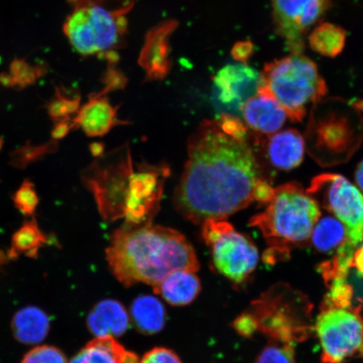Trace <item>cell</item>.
<instances>
[{
  "instance_id": "6da1fadb",
  "label": "cell",
  "mask_w": 363,
  "mask_h": 363,
  "mask_svg": "<svg viewBox=\"0 0 363 363\" xmlns=\"http://www.w3.org/2000/svg\"><path fill=\"white\" fill-rule=\"evenodd\" d=\"M263 181L247 126L224 113L202 121L189 136L175 208L194 224L225 220L255 202Z\"/></svg>"
},
{
  "instance_id": "7a4b0ae2",
  "label": "cell",
  "mask_w": 363,
  "mask_h": 363,
  "mask_svg": "<svg viewBox=\"0 0 363 363\" xmlns=\"http://www.w3.org/2000/svg\"><path fill=\"white\" fill-rule=\"evenodd\" d=\"M169 167L134 162L129 147L94 161L82 174L104 220L125 225L152 223L160 208Z\"/></svg>"
},
{
  "instance_id": "3957f363",
  "label": "cell",
  "mask_w": 363,
  "mask_h": 363,
  "mask_svg": "<svg viewBox=\"0 0 363 363\" xmlns=\"http://www.w3.org/2000/svg\"><path fill=\"white\" fill-rule=\"evenodd\" d=\"M108 267L125 287L157 285L177 270L196 272L194 249L178 230L152 223L125 225L113 233L106 249Z\"/></svg>"
},
{
  "instance_id": "277c9868",
  "label": "cell",
  "mask_w": 363,
  "mask_h": 363,
  "mask_svg": "<svg viewBox=\"0 0 363 363\" xmlns=\"http://www.w3.org/2000/svg\"><path fill=\"white\" fill-rule=\"evenodd\" d=\"M320 217L319 204L294 182L276 188L265 210L252 217L249 225L259 230L270 246L265 258L275 261L307 243Z\"/></svg>"
},
{
  "instance_id": "5b68a950",
  "label": "cell",
  "mask_w": 363,
  "mask_h": 363,
  "mask_svg": "<svg viewBox=\"0 0 363 363\" xmlns=\"http://www.w3.org/2000/svg\"><path fill=\"white\" fill-rule=\"evenodd\" d=\"M261 76L276 101L293 122H301L310 104L316 106L328 94V86L311 59L302 53L267 63Z\"/></svg>"
},
{
  "instance_id": "8992f818",
  "label": "cell",
  "mask_w": 363,
  "mask_h": 363,
  "mask_svg": "<svg viewBox=\"0 0 363 363\" xmlns=\"http://www.w3.org/2000/svg\"><path fill=\"white\" fill-rule=\"evenodd\" d=\"M98 2L77 6L63 28L72 47L82 55L111 51L121 42L126 28L123 11H112Z\"/></svg>"
},
{
  "instance_id": "52a82bcc",
  "label": "cell",
  "mask_w": 363,
  "mask_h": 363,
  "mask_svg": "<svg viewBox=\"0 0 363 363\" xmlns=\"http://www.w3.org/2000/svg\"><path fill=\"white\" fill-rule=\"evenodd\" d=\"M202 237L211 248L213 264L231 282L242 284L257 269L259 252L252 240L225 220L202 224Z\"/></svg>"
},
{
  "instance_id": "ba28073f",
  "label": "cell",
  "mask_w": 363,
  "mask_h": 363,
  "mask_svg": "<svg viewBox=\"0 0 363 363\" xmlns=\"http://www.w3.org/2000/svg\"><path fill=\"white\" fill-rule=\"evenodd\" d=\"M322 363H342L363 355V316L350 306L325 305L316 320Z\"/></svg>"
},
{
  "instance_id": "9c48e42d",
  "label": "cell",
  "mask_w": 363,
  "mask_h": 363,
  "mask_svg": "<svg viewBox=\"0 0 363 363\" xmlns=\"http://www.w3.org/2000/svg\"><path fill=\"white\" fill-rule=\"evenodd\" d=\"M306 192L346 226L347 240L357 248L363 242V194L345 177L323 174L312 179Z\"/></svg>"
},
{
  "instance_id": "30bf717a",
  "label": "cell",
  "mask_w": 363,
  "mask_h": 363,
  "mask_svg": "<svg viewBox=\"0 0 363 363\" xmlns=\"http://www.w3.org/2000/svg\"><path fill=\"white\" fill-rule=\"evenodd\" d=\"M276 33L293 54L302 53L308 30L328 12L330 0H271Z\"/></svg>"
},
{
  "instance_id": "8fae6325",
  "label": "cell",
  "mask_w": 363,
  "mask_h": 363,
  "mask_svg": "<svg viewBox=\"0 0 363 363\" xmlns=\"http://www.w3.org/2000/svg\"><path fill=\"white\" fill-rule=\"evenodd\" d=\"M213 83L216 101L230 111L242 112L244 104L259 88L261 76L240 62L222 67Z\"/></svg>"
},
{
  "instance_id": "7c38bea8",
  "label": "cell",
  "mask_w": 363,
  "mask_h": 363,
  "mask_svg": "<svg viewBox=\"0 0 363 363\" xmlns=\"http://www.w3.org/2000/svg\"><path fill=\"white\" fill-rule=\"evenodd\" d=\"M245 123L256 133L272 135L282 128L287 115L269 89L262 84L255 94L244 104L242 110Z\"/></svg>"
},
{
  "instance_id": "4fadbf2b",
  "label": "cell",
  "mask_w": 363,
  "mask_h": 363,
  "mask_svg": "<svg viewBox=\"0 0 363 363\" xmlns=\"http://www.w3.org/2000/svg\"><path fill=\"white\" fill-rule=\"evenodd\" d=\"M176 26L175 21H167L148 33L139 61L149 79H162L169 74V38Z\"/></svg>"
},
{
  "instance_id": "5bb4252c",
  "label": "cell",
  "mask_w": 363,
  "mask_h": 363,
  "mask_svg": "<svg viewBox=\"0 0 363 363\" xmlns=\"http://www.w3.org/2000/svg\"><path fill=\"white\" fill-rule=\"evenodd\" d=\"M126 123L118 119L116 108L101 94L91 97L71 121L72 129L82 128L91 138L103 136L113 127Z\"/></svg>"
},
{
  "instance_id": "9a60e30c",
  "label": "cell",
  "mask_w": 363,
  "mask_h": 363,
  "mask_svg": "<svg viewBox=\"0 0 363 363\" xmlns=\"http://www.w3.org/2000/svg\"><path fill=\"white\" fill-rule=\"evenodd\" d=\"M88 328L95 337H120L129 328L130 317L121 303L106 299L97 303L88 316Z\"/></svg>"
},
{
  "instance_id": "2e32d148",
  "label": "cell",
  "mask_w": 363,
  "mask_h": 363,
  "mask_svg": "<svg viewBox=\"0 0 363 363\" xmlns=\"http://www.w3.org/2000/svg\"><path fill=\"white\" fill-rule=\"evenodd\" d=\"M267 150L272 166L289 171L301 164L306 143L298 130L287 129L272 135Z\"/></svg>"
},
{
  "instance_id": "e0dca14e",
  "label": "cell",
  "mask_w": 363,
  "mask_h": 363,
  "mask_svg": "<svg viewBox=\"0 0 363 363\" xmlns=\"http://www.w3.org/2000/svg\"><path fill=\"white\" fill-rule=\"evenodd\" d=\"M154 293L172 306H188L194 301L202 289L201 282L194 272L177 270L170 272L157 285Z\"/></svg>"
},
{
  "instance_id": "ac0fdd59",
  "label": "cell",
  "mask_w": 363,
  "mask_h": 363,
  "mask_svg": "<svg viewBox=\"0 0 363 363\" xmlns=\"http://www.w3.org/2000/svg\"><path fill=\"white\" fill-rule=\"evenodd\" d=\"M69 363H139V360L115 337H101L91 340Z\"/></svg>"
},
{
  "instance_id": "d6986e66",
  "label": "cell",
  "mask_w": 363,
  "mask_h": 363,
  "mask_svg": "<svg viewBox=\"0 0 363 363\" xmlns=\"http://www.w3.org/2000/svg\"><path fill=\"white\" fill-rule=\"evenodd\" d=\"M50 328L49 318L39 308L29 306L18 311L12 321L13 335L21 343L38 344L47 337Z\"/></svg>"
},
{
  "instance_id": "ffe728a7",
  "label": "cell",
  "mask_w": 363,
  "mask_h": 363,
  "mask_svg": "<svg viewBox=\"0 0 363 363\" xmlns=\"http://www.w3.org/2000/svg\"><path fill=\"white\" fill-rule=\"evenodd\" d=\"M131 318L140 333L153 335L160 331L166 322V311L160 301L150 295L135 298L130 310Z\"/></svg>"
},
{
  "instance_id": "44dd1931",
  "label": "cell",
  "mask_w": 363,
  "mask_h": 363,
  "mask_svg": "<svg viewBox=\"0 0 363 363\" xmlns=\"http://www.w3.org/2000/svg\"><path fill=\"white\" fill-rule=\"evenodd\" d=\"M311 242L318 252L329 253L337 249L346 242V226L337 217L326 216L320 217L311 235Z\"/></svg>"
},
{
  "instance_id": "7402d4cb",
  "label": "cell",
  "mask_w": 363,
  "mask_h": 363,
  "mask_svg": "<svg viewBox=\"0 0 363 363\" xmlns=\"http://www.w3.org/2000/svg\"><path fill=\"white\" fill-rule=\"evenodd\" d=\"M347 31L342 27L325 22L315 27L308 35V45L320 55L335 57L346 45Z\"/></svg>"
},
{
  "instance_id": "603a6c76",
  "label": "cell",
  "mask_w": 363,
  "mask_h": 363,
  "mask_svg": "<svg viewBox=\"0 0 363 363\" xmlns=\"http://www.w3.org/2000/svg\"><path fill=\"white\" fill-rule=\"evenodd\" d=\"M48 235L40 229L38 221L33 216L30 220L23 223L21 228L13 235L11 247L9 250L7 257L16 258L21 254L30 257L38 256L40 247L48 244Z\"/></svg>"
},
{
  "instance_id": "cb8c5ba5",
  "label": "cell",
  "mask_w": 363,
  "mask_h": 363,
  "mask_svg": "<svg viewBox=\"0 0 363 363\" xmlns=\"http://www.w3.org/2000/svg\"><path fill=\"white\" fill-rule=\"evenodd\" d=\"M257 363H295L292 343L271 340L258 356Z\"/></svg>"
},
{
  "instance_id": "d4e9b609",
  "label": "cell",
  "mask_w": 363,
  "mask_h": 363,
  "mask_svg": "<svg viewBox=\"0 0 363 363\" xmlns=\"http://www.w3.org/2000/svg\"><path fill=\"white\" fill-rule=\"evenodd\" d=\"M57 148V140H52L51 143L43 145L39 147H31L30 144L26 143V146L16 150L11 155V163L13 166L25 169L30 163L39 160L45 154L52 153Z\"/></svg>"
},
{
  "instance_id": "484cf974",
  "label": "cell",
  "mask_w": 363,
  "mask_h": 363,
  "mask_svg": "<svg viewBox=\"0 0 363 363\" xmlns=\"http://www.w3.org/2000/svg\"><path fill=\"white\" fill-rule=\"evenodd\" d=\"M13 202L15 207L23 216H33L39 203L33 183L29 179H25L19 189L13 195Z\"/></svg>"
},
{
  "instance_id": "4316f807",
  "label": "cell",
  "mask_w": 363,
  "mask_h": 363,
  "mask_svg": "<svg viewBox=\"0 0 363 363\" xmlns=\"http://www.w3.org/2000/svg\"><path fill=\"white\" fill-rule=\"evenodd\" d=\"M79 97L69 98L57 93V97L48 104V115L55 122L69 121L71 116L79 111Z\"/></svg>"
},
{
  "instance_id": "83f0119b",
  "label": "cell",
  "mask_w": 363,
  "mask_h": 363,
  "mask_svg": "<svg viewBox=\"0 0 363 363\" xmlns=\"http://www.w3.org/2000/svg\"><path fill=\"white\" fill-rule=\"evenodd\" d=\"M21 363H67L61 350L51 346L35 347L26 354Z\"/></svg>"
},
{
  "instance_id": "f1b7e54d",
  "label": "cell",
  "mask_w": 363,
  "mask_h": 363,
  "mask_svg": "<svg viewBox=\"0 0 363 363\" xmlns=\"http://www.w3.org/2000/svg\"><path fill=\"white\" fill-rule=\"evenodd\" d=\"M139 363H182V361L170 349L155 347L145 354Z\"/></svg>"
},
{
  "instance_id": "f546056e",
  "label": "cell",
  "mask_w": 363,
  "mask_h": 363,
  "mask_svg": "<svg viewBox=\"0 0 363 363\" xmlns=\"http://www.w3.org/2000/svg\"><path fill=\"white\" fill-rule=\"evenodd\" d=\"M254 53V45L251 40H242L234 45L231 55L235 61L247 65V61Z\"/></svg>"
},
{
  "instance_id": "4dcf8cb0",
  "label": "cell",
  "mask_w": 363,
  "mask_h": 363,
  "mask_svg": "<svg viewBox=\"0 0 363 363\" xmlns=\"http://www.w3.org/2000/svg\"><path fill=\"white\" fill-rule=\"evenodd\" d=\"M235 329L238 331L240 335H245V337H249L255 333L257 329V324L252 315L249 314L243 315L238 318L235 320Z\"/></svg>"
},
{
  "instance_id": "1f68e13d",
  "label": "cell",
  "mask_w": 363,
  "mask_h": 363,
  "mask_svg": "<svg viewBox=\"0 0 363 363\" xmlns=\"http://www.w3.org/2000/svg\"><path fill=\"white\" fill-rule=\"evenodd\" d=\"M72 130V124L69 121H61L55 122V125L52 130V138L54 140H61Z\"/></svg>"
},
{
  "instance_id": "d6a6232c",
  "label": "cell",
  "mask_w": 363,
  "mask_h": 363,
  "mask_svg": "<svg viewBox=\"0 0 363 363\" xmlns=\"http://www.w3.org/2000/svg\"><path fill=\"white\" fill-rule=\"evenodd\" d=\"M352 264L353 267H355L363 277V245L358 247L354 253Z\"/></svg>"
},
{
  "instance_id": "836d02e7",
  "label": "cell",
  "mask_w": 363,
  "mask_h": 363,
  "mask_svg": "<svg viewBox=\"0 0 363 363\" xmlns=\"http://www.w3.org/2000/svg\"><path fill=\"white\" fill-rule=\"evenodd\" d=\"M355 179L358 188H360L363 192V161L357 166Z\"/></svg>"
},
{
  "instance_id": "e575fe53",
  "label": "cell",
  "mask_w": 363,
  "mask_h": 363,
  "mask_svg": "<svg viewBox=\"0 0 363 363\" xmlns=\"http://www.w3.org/2000/svg\"><path fill=\"white\" fill-rule=\"evenodd\" d=\"M77 4V6H84V4L97 2L98 0H70Z\"/></svg>"
},
{
  "instance_id": "d590c367",
  "label": "cell",
  "mask_w": 363,
  "mask_h": 363,
  "mask_svg": "<svg viewBox=\"0 0 363 363\" xmlns=\"http://www.w3.org/2000/svg\"><path fill=\"white\" fill-rule=\"evenodd\" d=\"M6 257L7 256L4 255L3 252L0 251V265H1L3 262H6Z\"/></svg>"
},
{
  "instance_id": "8d00e7d4",
  "label": "cell",
  "mask_w": 363,
  "mask_h": 363,
  "mask_svg": "<svg viewBox=\"0 0 363 363\" xmlns=\"http://www.w3.org/2000/svg\"><path fill=\"white\" fill-rule=\"evenodd\" d=\"M4 140L2 138H0V150H1L3 146Z\"/></svg>"
}]
</instances>
